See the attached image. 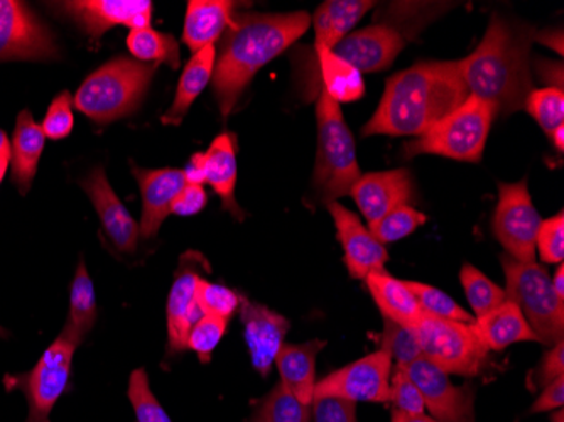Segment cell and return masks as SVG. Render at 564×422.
<instances>
[{
  "label": "cell",
  "mask_w": 564,
  "mask_h": 422,
  "mask_svg": "<svg viewBox=\"0 0 564 422\" xmlns=\"http://www.w3.org/2000/svg\"><path fill=\"white\" fill-rule=\"evenodd\" d=\"M215 56H217L215 46H207L199 50L189 59L185 72L182 73L180 84H177L173 105L161 117V122L164 126H180L182 120L185 119L196 98L202 95V91L207 88V85L214 78Z\"/></svg>",
  "instance_id": "obj_30"
},
{
  "label": "cell",
  "mask_w": 564,
  "mask_h": 422,
  "mask_svg": "<svg viewBox=\"0 0 564 422\" xmlns=\"http://www.w3.org/2000/svg\"><path fill=\"white\" fill-rule=\"evenodd\" d=\"M459 281L464 285L468 303H470L477 318L490 313L507 301L506 291L494 284L484 272L478 271L471 263H465L462 268Z\"/></svg>",
  "instance_id": "obj_34"
},
{
  "label": "cell",
  "mask_w": 564,
  "mask_h": 422,
  "mask_svg": "<svg viewBox=\"0 0 564 422\" xmlns=\"http://www.w3.org/2000/svg\"><path fill=\"white\" fill-rule=\"evenodd\" d=\"M391 422H440L433 418H426L424 414L420 415H408L401 414V412H392V421Z\"/></svg>",
  "instance_id": "obj_52"
},
{
  "label": "cell",
  "mask_w": 564,
  "mask_h": 422,
  "mask_svg": "<svg viewBox=\"0 0 564 422\" xmlns=\"http://www.w3.org/2000/svg\"><path fill=\"white\" fill-rule=\"evenodd\" d=\"M496 116L497 109L492 104L470 95L458 109L434 123L416 141L408 142L405 155L434 154L478 163Z\"/></svg>",
  "instance_id": "obj_6"
},
{
  "label": "cell",
  "mask_w": 564,
  "mask_h": 422,
  "mask_svg": "<svg viewBox=\"0 0 564 422\" xmlns=\"http://www.w3.org/2000/svg\"><path fill=\"white\" fill-rule=\"evenodd\" d=\"M535 250L546 263H563L564 260V214L547 218L541 224L535 239Z\"/></svg>",
  "instance_id": "obj_44"
},
{
  "label": "cell",
  "mask_w": 564,
  "mask_h": 422,
  "mask_svg": "<svg viewBox=\"0 0 564 422\" xmlns=\"http://www.w3.org/2000/svg\"><path fill=\"white\" fill-rule=\"evenodd\" d=\"M188 257L189 262L183 257L167 296V357L188 350L186 342L189 332L193 325L203 318L202 310L196 304L199 274L192 260L193 253H188Z\"/></svg>",
  "instance_id": "obj_22"
},
{
  "label": "cell",
  "mask_w": 564,
  "mask_h": 422,
  "mask_svg": "<svg viewBox=\"0 0 564 422\" xmlns=\"http://www.w3.org/2000/svg\"><path fill=\"white\" fill-rule=\"evenodd\" d=\"M563 411L561 409H557L556 414L553 415V422H563Z\"/></svg>",
  "instance_id": "obj_56"
},
{
  "label": "cell",
  "mask_w": 564,
  "mask_h": 422,
  "mask_svg": "<svg viewBox=\"0 0 564 422\" xmlns=\"http://www.w3.org/2000/svg\"><path fill=\"white\" fill-rule=\"evenodd\" d=\"M408 288L413 291L416 296L417 303L423 307L424 314L431 318L449 320V322L459 323H474L475 318L470 313L455 303V300L448 294L440 291L438 288L433 285L423 284V282L405 281Z\"/></svg>",
  "instance_id": "obj_35"
},
{
  "label": "cell",
  "mask_w": 564,
  "mask_h": 422,
  "mask_svg": "<svg viewBox=\"0 0 564 422\" xmlns=\"http://www.w3.org/2000/svg\"><path fill=\"white\" fill-rule=\"evenodd\" d=\"M82 188L87 192L88 198L94 203L95 212L100 218L101 227L107 239L122 253H134L138 250L141 228L129 209L120 202L117 193L110 186L104 167H95L84 181Z\"/></svg>",
  "instance_id": "obj_17"
},
{
  "label": "cell",
  "mask_w": 564,
  "mask_h": 422,
  "mask_svg": "<svg viewBox=\"0 0 564 422\" xmlns=\"http://www.w3.org/2000/svg\"><path fill=\"white\" fill-rule=\"evenodd\" d=\"M310 24L307 12L234 14L215 47L214 91L221 116L232 113L256 73L296 43Z\"/></svg>",
  "instance_id": "obj_2"
},
{
  "label": "cell",
  "mask_w": 564,
  "mask_h": 422,
  "mask_svg": "<svg viewBox=\"0 0 564 422\" xmlns=\"http://www.w3.org/2000/svg\"><path fill=\"white\" fill-rule=\"evenodd\" d=\"M58 55L46 25L18 0H0V62L51 59Z\"/></svg>",
  "instance_id": "obj_13"
},
{
  "label": "cell",
  "mask_w": 564,
  "mask_h": 422,
  "mask_svg": "<svg viewBox=\"0 0 564 422\" xmlns=\"http://www.w3.org/2000/svg\"><path fill=\"white\" fill-rule=\"evenodd\" d=\"M239 314L253 370L268 377L290 332V322L282 314L246 296H240Z\"/></svg>",
  "instance_id": "obj_16"
},
{
  "label": "cell",
  "mask_w": 564,
  "mask_h": 422,
  "mask_svg": "<svg viewBox=\"0 0 564 422\" xmlns=\"http://www.w3.org/2000/svg\"><path fill=\"white\" fill-rule=\"evenodd\" d=\"M95 322H97L95 285L88 274L87 266L84 260H80L73 278L72 291H69L68 322L63 329L72 333L82 343L94 328Z\"/></svg>",
  "instance_id": "obj_31"
},
{
  "label": "cell",
  "mask_w": 564,
  "mask_h": 422,
  "mask_svg": "<svg viewBox=\"0 0 564 422\" xmlns=\"http://www.w3.org/2000/svg\"><path fill=\"white\" fill-rule=\"evenodd\" d=\"M364 281L383 318L409 328H416L426 316L405 281H399L386 271L370 272Z\"/></svg>",
  "instance_id": "obj_25"
},
{
  "label": "cell",
  "mask_w": 564,
  "mask_h": 422,
  "mask_svg": "<svg viewBox=\"0 0 564 422\" xmlns=\"http://www.w3.org/2000/svg\"><path fill=\"white\" fill-rule=\"evenodd\" d=\"M564 377V343L560 342L544 355L541 364L529 376L531 389H544L554 380Z\"/></svg>",
  "instance_id": "obj_46"
},
{
  "label": "cell",
  "mask_w": 564,
  "mask_h": 422,
  "mask_svg": "<svg viewBox=\"0 0 564 422\" xmlns=\"http://www.w3.org/2000/svg\"><path fill=\"white\" fill-rule=\"evenodd\" d=\"M551 141L556 145L557 151L563 152L564 149V126L557 127L556 130H553L550 134Z\"/></svg>",
  "instance_id": "obj_53"
},
{
  "label": "cell",
  "mask_w": 564,
  "mask_h": 422,
  "mask_svg": "<svg viewBox=\"0 0 564 422\" xmlns=\"http://www.w3.org/2000/svg\"><path fill=\"white\" fill-rule=\"evenodd\" d=\"M551 285H553L554 293L564 303V266L560 263L557 271L554 272V278L551 279Z\"/></svg>",
  "instance_id": "obj_51"
},
{
  "label": "cell",
  "mask_w": 564,
  "mask_h": 422,
  "mask_svg": "<svg viewBox=\"0 0 564 422\" xmlns=\"http://www.w3.org/2000/svg\"><path fill=\"white\" fill-rule=\"evenodd\" d=\"M4 336H8V332H6V329L2 328V326H0V338H4Z\"/></svg>",
  "instance_id": "obj_57"
},
{
  "label": "cell",
  "mask_w": 564,
  "mask_h": 422,
  "mask_svg": "<svg viewBox=\"0 0 564 422\" xmlns=\"http://www.w3.org/2000/svg\"><path fill=\"white\" fill-rule=\"evenodd\" d=\"M541 224L543 220L532 205L525 180L499 184V203L492 227L507 256L521 262H534L535 239Z\"/></svg>",
  "instance_id": "obj_10"
},
{
  "label": "cell",
  "mask_w": 564,
  "mask_h": 422,
  "mask_svg": "<svg viewBox=\"0 0 564 422\" xmlns=\"http://www.w3.org/2000/svg\"><path fill=\"white\" fill-rule=\"evenodd\" d=\"M325 347L326 342L322 339H313L301 345L284 343L275 357V367L281 376L282 386L303 404L312 405L316 387V357Z\"/></svg>",
  "instance_id": "obj_24"
},
{
  "label": "cell",
  "mask_w": 564,
  "mask_h": 422,
  "mask_svg": "<svg viewBox=\"0 0 564 422\" xmlns=\"http://www.w3.org/2000/svg\"><path fill=\"white\" fill-rule=\"evenodd\" d=\"M72 105L73 97L69 91H62V94L53 98L46 117H44L43 126H41L46 139L62 141V139L68 138L72 134L73 123H75Z\"/></svg>",
  "instance_id": "obj_43"
},
{
  "label": "cell",
  "mask_w": 564,
  "mask_h": 422,
  "mask_svg": "<svg viewBox=\"0 0 564 422\" xmlns=\"http://www.w3.org/2000/svg\"><path fill=\"white\" fill-rule=\"evenodd\" d=\"M389 402L392 404V411L401 412V414L420 415L424 414V409H426L420 389L414 386L413 380L409 379L408 374L399 365L392 367Z\"/></svg>",
  "instance_id": "obj_42"
},
{
  "label": "cell",
  "mask_w": 564,
  "mask_h": 422,
  "mask_svg": "<svg viewBox=\"0 0 564 422\" xmlns=\"http://www.w3.org/2000/svg\"><path fill=\"white\" fill-rule=\"evenodd\" d=\"M379 348L386 351L391 360L395 361V365H408L416 358L423 357L416 329L399 325L391 320L383 318V332L379 338Z\"/></svg>",
  "instance_id": "obj_37"
},
{
  "label": "cell",
  "mask_w": 564,
  "mask_h": 422,
  "mask_svg": "<svg viewBox=\"0 0 564 422\" xmlns=\"http://www.w3.org/2000/svg\"><path fill=\"white\" fill-rule=\"evenodd\" d=\"M318 120V155H316L313 188L323 202H337L350 195L362 173L358 167L354 136L345 122L340 105L325 91L316 98Z\"/></svg>",
  "instance_id": "obj_5"
},
{
  "label": "cell",
  "mask_w": 564,
  "mask_h": 422,
  "mask_svg": "<svg viewBox=\"0 0 564 422\" xmlns=\"http://www.w3.org/2000/svg\"><path fill=\"white\" fill-rule=\"evenodd\" d=\"M392 360L383 350H376L347 367L338 368L316 382L315 396H333L354 402H389Z\"/></svg>",
  "instance_id": "obj_11"
},
{
  "label": "cell",
  "mask_w": 564,
  "mask_h": 422,
  "mask_svg": "<svg viewBox=\"0 0 564 422\" xmlns=\"http://www.w3.org/2000/svg\"><path fill=\"white\" fill-rule=\"evenodd\" d=\"M82 343L63 329L51 343L30 372L6 379L9 390H21L28 402V422H50L51 411L58 404L72 376L73 357Z\"/></svg>",
  "instance_id": "obj_9"
},
{
  "label": "cell",
  "mask_w": 564,
  "mask_h": 422,
  "mask_svg": "<svg viewBox=\"0 0 564 422\" xmlns=\"http://www.w3.org/2000/svg\"><path fill=\"white\" fill-rule=\"evenodd\" d=\"M337 227L338 240L345 252V266L351 278L366 279L370 272L383 271L389 253L376 240L369 228L364 227L357 215L338 202L326 203Z\"/></svg>",
  "instance_id": "obj_19"
},
{
  "label": "cell",
  "mask_w": 564,
  "mask_h": 422,
  "mask_svg": "<svg viewBox=\"0 0 564 422\" xmlns=\"http://www.w3.org/2000/svg\"><path fill=\"white\" fill-rule=\"evenodd\" d=\"M535 40L541 41V43L547 44V46L556 50L560 55H563V34L561 31H556V33H541L535 36Z\"/></svg>",
  "instance_id": "obj_50"
},
{
  "label": "cell",
  "mask_w": 564,
  "mask_h": 422,
  "mask_svg": "<svg viewBox=\"0 0 564 422\" xmlns=\"http://www.w3.org/2000/svg\"><path fill=\"white\" fill-rule=\"evenodd\" d=\"M9 151H11V145H9L8 136H6L4 130H0V152Z\"/></svg>",
  "instance_id": "obj_55"
},
{
  "label": "cell",
  "mask_w": 564,
  "mask_h": 422,
  "mask_svg": "<svg viewBox=\"0 0 564 422\" xmlns=\"http://www.w3.org/2000/svg\"><path fill=\"white\" fill-rule=\"evenodd\" d=\"M532 37L529 25L494 14L477 50L458 62L468 94L492 104L497 113L521 110L532 91Z\"/></svg>",
  "instance_id": "obj_3"
},
{
  "label": "cell",
  "mask_w": 564,
  "mask_h": 422,
  "mask_svg": "<svg viewBox=\"0 0 564 422\" xmlns=\"http://www.w3.org/2000/svg\"><path fill=\"white\" fill-rule=\"evenodd\" d=\"M350 195L370 224H376L392 209L416 199L414 181L408 170L380 171L360 176Z\"/></svg>",
  "instance_id": "obj_20"
},
{
  "label": "cell",
  "mask_w": 564,
  "mask_h": 422,
  "mask_svg": "<svg viewBox=\"0 0 564 422\" xmlns=\"http://www.w3.org/2000/svg\"><path fill=\"white\" fill-rule=\"evenodd\" d=\"M404 46V37L392 25L372 24L348 34L332 51L358 72L376 73L389 68Z\"/></svg>",
  "instance_id": "obj_18"
},
{
  "label": "cell",
  "mask_w": 564,
  "mask_h": 422,
  "mask_svg": "<svg viewBox=\"0 0 564 422\" xmlns=\"http://www.w3.org/2000/svg\"><path fill=\"white\" fill-rule=\"evenodd\" d=\"M186 183L210 184L220 196L224 208L242 220V209L236 202L237 142L232 132H224L212 142L208 151L196 152L183 170Z\"/></svg>",
  "instance_id": "obj_14"
},
{
  "label": "cell",
  "mask_w": 564,
  "mask_h": 422,
  "mask_svg": "<svg viewBox=\"0 0 564 422\" xmlns=\"http://www.w3.org/2000/svg\"><path fill=\"white\" fill-rule=\"evenodd\" d=\"M156 68L131 58L112 59L88 76L73 104L100 126L131 116L144 98Z\"/></svg>",
  "instance_id": "obj_4"
},
{
  "label": "cell",
  "mask_w": 564,
  "mask_h": 422,
  "mask_svg": "<svg viewBox=\"0 0 564 422\" xmlns=\"http://www.w3.org/2000/svg\"><path fill=\"white\" fill-rule=\"evenodd\" d=\"M506 297L521 310L538 342L554 347L563 342L564 303L554 293L550 272L540 263L521 262L503 253Z\"/></svg>",
  "instance_id": "obj_7"
},
{
  "label": "cell",
  "mask_w": 564,
  "mask_h": 422,
  "mask_svg": "<svg viewBox=\"0 0 564 422\" xmlns=\"http://www.w3.org/2000/svg\"><path fill=\"white\" fill-rule=\"evenodd\" d=\"M424 224H426V215L421 214L413 206L404 205L392 209L376 224H370L369 230L376 237V240L386 246V244L405 239L417 228L423 227Z\"/></svg>",
  "instance_id": "obj_36"
},
{
  "label": "cell",
  "mask_w": 564,
  "mask_h": 422,
  "mask_svg": "<svg viewBox=\"0 0 564 422\" xmlns=\"http://www.w3.org/2000/svg\"><path fill=\"white\" fill-rule=\"evenodd\" d=\"M59 8L91 41L100 40L116 25H127L131 31L151 28L152 2L148 0H72Z\"/></svg>",
  "instance_id": "obj_15"
},
{
  "label": "cell",
  "mask_w": 564,
  "mask_h": 422,
  "mask_svg": "<svg viewBox=\"0 0 564 422\" xmlns=\"http://www.w3.org/2000/svg\"><path fill=\"white\" fill-rule=\"evenodd\" d=\"M564 404V377L551 382L550 386L544 387L540 398L535 399L532 404V414L538 412L554 411V409H561Z\"/></svg>",
  "instance_id": "obj_48"
},
{
  "label": "cell",
  "mask_w": 564,
  "mask_h": 422,
  "mask_svg": "<svg viewBox=\"0 0 564 422\" xmlns=\"http://www.w3.org/2000/svg\"><path fill=\"white\" fill-rule=\"evenodd\" d=\"M236 2L228 0H192L186 9L183 41L198 53L207 46H215L232 21Z\"/></svg>",
  "instance_id": "obj_26"
},
{
  "label": "cell",
  "mask_w": 564,
  "mask_h": 422,
  "mask_svg": "<svg viewBox=\"0 0 564 422\" xmlns=\"http://www.w3.org/2000/svg\"><path fill=\"white\" fill-rule=\"evenodd\" d=\"M468 97L458 62L417 63L389 78L362 136H423Z\"/></svg>",
  "instance_id": "obj_1"
},
{
  "label": "cell",
  "mask_w": 564,
  "mask_h": 422,
  "mask_svg": "<svg viewBox=\"0 0 564 422\" xmlns=\"http://www.w3.org/2000/svg\"><path fill=\"white\" fill-rule=\"evenodd\" d=\"M474 328L489 350L500 351L514 343L538 342L521 310L510 301L475 320Z\"/></svg>",
  "instance_id": "obj_29"
},
{
  "label": "cell",
  "mask_w": 564,
  "mask_h": 422,
  "mask_svg": "<svg viewBox=\"0 0 564 422\" xmlns=\"http://www.w3.org/2000/svg\"><path fill=\"white\" fill-rule=\"evenodd\" d=\"M538 72L544 80L551 85L550 88H561L563 90V66L551 62H538Z\"/></svg>",
  "instance_id": "obj_49"
},
{
  "label": "cell",
  "mask_w": 564,
  "mask_h": 422,
  "mask_svg": "<svg viewBox=\"0 0 564 422\" xmlns=\"http://www.w3.org/2000/svg\"><path fill=\"white\" fill-rule=\"evenodd\" d=\"M132 174L138 180L142 195L141 237L152 239L156 237L161 225L171 215L176 196L186 186L183 170H144L132 166Z\"/></svg>",
  "instance_id": "obj_23"
},
{
  "label": "cell",
  "mask_w": 564,
  "mask_h": 422,
  "mask_svg": "<svg viewBox=\"0 0 564 422\" xmlns=\"http://www.w3.org/2000/svg\"><path fill=\"white\" fill-rule=\"evenodd\" d=\"M421 354L455 376L477 377L489 367V348L481 343L474 323L449 322V320L424 316L416 326Z\"/></svg>",
  "instance_id": "obj_8"
},
{
  "label": "cell",
  "mask_w": 564,
  "mask_h": 422,
  "mask_svg": "<svg viewBox=\"0 0 564 422\" xmlns=\"http://www.w3.org/2000/svg\"><path fill=\"white\" fill-rule=\"evenodd\" d=\"M196 304L202 310L203 316H217L230 322L234 314L239 311L240 294H237L234 289L199 278L196 284Z\"/></svg>",
  "instance_id": "obj_38"
},
{
  "label": "cell",
  "mask_w": 564,
  "mask_h": 422,
  "mask_svg": "<svg viewBox=\"0 0 564 422\" xmlns=\"http://www.w3.org/2000/svg\"><path fill=\"white\" fill-rule=\"evenodd\" d=\"M307 100H316L325 91L338 105L357 101L366 95L362 73L338 58L332 50H313L306 69Z\"/></svg>",
  "instance_id": "obj_21"
},
{
  "label": "cell",
  "mask_w": 564,
  "mask_h": 422,
  "mask_svg": "<svg viewBox=\"0 0 564 422\" xmlns=\"http://www.w3.org/2000/svg\"><path fill=\"white\" fill-rule=\"evenodd\" d=\"M373 6L376 2H369V0H328V2H323L312 19L313 28H315L313 50H333L344 37L348 36L351 28Z\"/></svg>",
  "instance_id": "obj_28"
},
{
  "label": "cell",
  "mask_w": 564,
  "mask_h": 422,
  "mask_svg": "<svg viewBox=\"0 0 564 422\" xmlns=\"http://www.w3.org/2000/svg\"><path fill=\"white\" fill-rule=\"evenodd\" d=\"M46 144V136L30 110H22L15 120L14 138L11 145L12 181L21 195L30 192L37 164Z\"/></svg>",
  "instance_id": "obj_27"
},
{
  "label": "cell",
  "mask_w": 564,
  "mask_h": 422,
  "mask_svg": "<svg viewBox=\"0 0 564 422\" xmlns=\"http://www.w3.org/2000/svg\"><path fill=\"white\" fill-rule=\"evenodd\" d=\"M9 164H11V151L0 152V183H2L6 173H8Z\"/></svg>",
  "instance_id": "obj_54"
},
{
  "label": "cell",
  "mask_w": 564,
  "mask_h": 422,
  "mask_svg": "<svg viewBox=\"0 0 564 422\" xmlns=\"http://www.w3.org/2000/svg\"><path fill=\"white\" fill-rule=\"evenodd\" d=\"M227 325V320L217 318V316H203L193 325L186 347L198 355L202 364H208L218 343L224 338Z\"/></svg>",
  "instance_id": "obj_41"
},
{
  "label": "cell",
  "mask_w": 564,
  "mask_h": 422,
  "mask_svg": "<svg viewBox=\"0 0 564 422\" xmlns=\"http://www.w3.org/2000/svg\"><path fill=\"white\" fill-rule=\"evenodd\" d=\"M127 47L131 55L139 62L152 63V65H167L170 68H180L182 55L180 44L173 34L160 33L152 28L132 30L127 36Z\"/></svg>",
  "instance_id": "obj_32"
},
{
  "label": "cell",
  "mask_w": 564,
  "mask_h": 422,
  "mask_svg": "<svg viewBox=\"0 0 564 422\" xmlns=\"http://www.w3.org/2000/svg\"><path fill=\"white\" fill-rule=\"evenodd\" d=\"M127 396L134 409L138 422H171L170 415L164 411L156 396L152 393L144 368H138L131 374Z\"/></svg>",
  "instance_id": "obj_40"
},
{
  "label": "cell",
  "mask_w": 564,
  "mask_h": 422,
  "mask_svg": "<svg viewBox=\"0 0 564 422\" xmlns=\"http://www.w3.org/2000/svg\"><path fill=\"white\" fill-rule=\"evenodd\" d=\"M312 405L303 404L300 399L282 386L281 382L253 405L252 414L246 422H310Z\"/></svg>",
  "instance_id": "obj_33"
},
{
  "label": "cell",
  "mask_w": 564,
  "mask_h": 422,
  "mask_svg": "<svg viewBox=\"0 0 564 422\" xmlns=\"http://www.w3.org/2000/svg\"><path fill=\"white\" fill-rule=\"evenodd\" d=\"M524 107L547 136L564 126V91L561 88L532 90Z\"/></svg>",
  "instance_id": "obj_39"
},
{
  "label": "cell",
  "mask_w": 564,
  "mask_h": 422,
  "mask_svg": "<svg viewBox=\"0 0 564 422\" xmlns=\"http://www.w3.org/2000/svg\"><path fill=\"white\" fill-rule=\"evenodd\" d=\"M402 367L420 389L424 405L440 422H475V390L471 386L456 387L448 374L420 357Z\"/></svg>",
  "instance_id": "obj_12"
},
{
  "label": "cell",
  "mask_w": 564,
  "mask_h": 422,
  "mask_svg": "<svg viewBox=\"0 0 564 422\" xmlns=\"http://www.w3.org/2000/svg\"><path fill=\"white\" fill-rule=\"evenodd\" d=\"M207 203V190L203 188L202 184L186 183L185 188L176 196L173 206H171V215L193 217V215L205 209Z\"/></svg>",
  "instance_id": "obj_47"
},
{
  "label": "cell",
  "mask_w": 564,
  "mask_h": 422,
  "mask_svg": "<svg viewBox=\"0 0 564 422\" xmlns=\"http://www.w3.org/2000/svg\"><path fill=\"white\" fill-rule=\"evenodd\" d=\"M312 415L315 422H357V402L318 396L313 398Z\"/></svg>",
  "instance_id": "obj_45"
}]
</instances>
